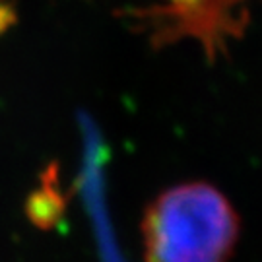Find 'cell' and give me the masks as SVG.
I'll list each match as a JSON object with an SVG mask.
<instances>
[{"label": "cell", "mask_w": 262, "mask_h": 262, "mask_svg": "<svg viewBox=\"0 0 262 262\" xmlns=\"http://www.w3.org/2000/svg\"><path fill=\"white\" fill-rule=\"evenodd\" d=\"M45 188L47 190L35 192L33 196L29 198L28 212H29V217L37 225H41V227H51L60 217V214H62L64 200L58 196L56 190H51L49 187Z\"/></svg>", "instance_id": "obj_2"}, {"label": "cell", "mask_w": 262, "mask_h": 262, "mask_svg": "<svg viewBox=\"0 0 262 262\" xmlns=\"http://www.w3.org/2000/svg\"><path fill=\"white\" fill-rule=\"evenodd\" d=\"M241 233L239 214L204 181L161 192L142 220L146 262H229Z\"/></svg>", "instance_id": "obj_1"}]
</instances>
